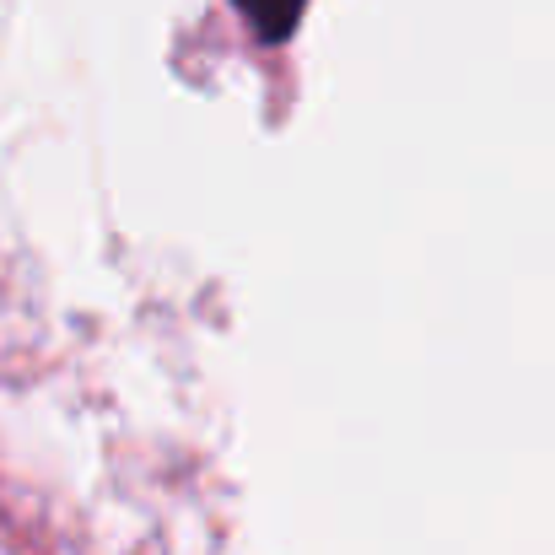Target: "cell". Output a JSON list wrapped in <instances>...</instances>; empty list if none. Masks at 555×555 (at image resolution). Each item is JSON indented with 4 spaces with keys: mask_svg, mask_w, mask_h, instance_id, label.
<instances>
[{
    "mask_svg": "<svg viewBox=\"0 0 555 555\" xmlns=\"http://www.w3.org/2000/svg\"><path fill=\"white\" fill-rule=\"evenodd\" d=\"M243 11V22L264 38V43H286L308 11V0H232Z\"/></svg>",
    "mask_w": 555,
    "mask_h": 555,
    "instance_id": "6da1fadb",
    "label": "cell"
}]
</instances>
